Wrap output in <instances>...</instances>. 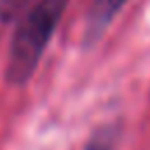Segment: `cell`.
Returning <instances> with one entry per match:
<instances>
[{
  "label": "cell",
  "instance_id": "4",
  "mask_svg": "<svg viewBox=\"0 0 150 150\" xmlns=\"http://www.w3.org/2000/svg\"><path fill=\"white\" fill-rule=\"evenodd\" d=\"M28 0H0V23H12L23 9Z\"/></svg>",
  "mask_w": 150,
  "mask_h": 150
},
{
  "label": "cell",
  "instance_id": "2",
  "mask_svg": "<svg viewBox=\"0 0 150 150\" xmlns=\"http://www.w3.org/2000/svg\"><path fill=\"white\" fill-rule=\"evenodd\" d=\"M129 0H91L84 16V45H94Z\"/></svg>",
  "mask_w": 150,
  "mask_h": 150
},
{
  "label": "cell",
  "instance_id": "3",
  "mask_svg": "<svg viewBox=\"0 0 150 150\" xmlns=\"http://www.w3.org/2000/svg\"><path fill=\"white\" fill-rule=\"evenodd\" d=\"M120 134H122V127L117 122H105V124H101L91 131V136H89V141L84 143L82 150H115Z\"/></svg>",
  "mask_w": 150,
  "mask_h": 150
},
{
  "label": "cell",
  "instance_id": "1",
  "mask_svg": "<svg viewBox=\"0 0 150 150\" xmlns=\"http://www.w3.org/2000/svg\"><path fill=\"white\" fill-rule=\"evenodd\" d=\"M66 7H68V0H38L19 19L9 42L7 63H5L7 84L23 87L33 77Z\"/></svg>",
  "mask_w": 150,
  "mask_h": 150
}]
</instances>
